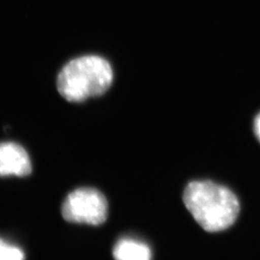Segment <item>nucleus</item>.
Wrapping results in <instances>:
<instances>
[{
    "mask_svg": "<svg viewBox=\"0 0 260 260\" xmlns=\"http://www.w3.org/2000/svg\"><path fill=\"white\" fill-rule=\"evenodd\" d=\"M183 202L196 222L208 233L229 229L240 211L239 201L229 188L208 180L190 182Z\"/></svg>",
    "mask_w": 260,
    "mask_h": 260,
    "instance_id": "obj_1",
    "label": "nucleus"
},
{
    "mask_svg": "<svg viewBox=\"0 0 260 260\" xmlns=\"http://www.w3.org/2000/svg\"><path fill=\"white\" fill-rule=\"evenodd\" d=\"M110 64L100 56L87 55L70 61L57 79L60 94L71 103H80L105 93L111 86Z\"/></svg>",
    "mask_w": 260,
    "mask_h": 260,
    "instance_id": "obj_2",
    "label": "nucleus"
},
{
    "mask_svg": "<svg viewBox=\"0 0 260 260\" xmlns=\"http://www.w3.org/2000/svg\"><path fill=\"white\" fill-rule=\"evenodd\" d=\"M68 222L99 225L105 222L108 204L105 197L93 188H78L69 194L62 206Z\"/></svg>",
    "mask_w": 260,
    "mask_h": 260,
    "instance_id": "obj_3",
    "label": "nucleus"
},
{
    "mask_svg": "<svg viewBox=\"0 0 260 260\" xmlns=\"http://www.w3.org/2000/svg\"><path fill=\"white\" fill-rule=\"evenodd\" d=\"M31 171V160L25 149L16 143H0V177H26Z\"/></svg>",
    "mask_w": 260,
    "mask_h": 260,
    "instance_id": "obj_4",
    "label": "nucleus"
},
{
    "mask_svg": "<svg viewBox=\"0 0 260 260\" xmlns=\"http://www.w3.org/2000/svg\"><path fill=\"white\" fill-rule=\"evenodd\" d=\"M115 260H151L150 248L134 238H121L113 249Z\"/></svg>",
    "mask_w": 260,
    "mask_h": 260,
    "instance_id": "obj_5",
    "label": "nucleus"
},
{
    "mask_svg": "<svg viewBox=\"0 0 260 260\" xmlns=\"http://www.w3.org/2000/svg\"><path fill=\"white\" fill-rule=\"evenodd\" d=\"M0 260H25V256L18 246L0 238Z\"/></svg>",
    "mask_w": 260,
    "mask_h": 260,
    "instance_id": "obj_6",
    "label": "nucleus"
},
{
    "mask_svg": "<svg viewBox=\"0 0 260 260\" xmlns=\"http://www.w3.org/2000/svg\"><path fill=\"white\" fill-rule=\"evenodd\" d=\"M254 132H255L256 137L260 141V113L254 120Z\"/></svg>",
    "mask_w": 260,
    "mask_h": 260,
    "instance_id": "obj_7",
    "label": "nucleus"
}]
</instances>
